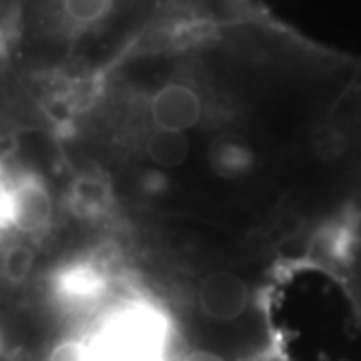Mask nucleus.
<instances>
[{"mask_svg": "<svg viewBox=\"0 0 361 361\" xmlns=\"http://www.w3.org/2000/svg\"><path fill=\"white\" fill-rule=\"evenodd\" d=\"M167 343V325L151 310L125 311L104 327L94 345L92 361H161Z\"/></svg>", "mask_w": 361, "mask_h": 361, "instance_id": "obj_1", "label": "nucleus"}, {"mask_svg": "<svg viewBox=\"0 0 361 361\" xmlns=\"http://www.w3.org/2000/svg\"><path fill=\"white\" fill-rule=\"evenodd\" d=\"M149 111L157 129L185 133L201 123L205 103L193 82L173 78L151 94Z\"/></svg>", "mask_w": 361, "mask_h": 361, "instance_id": "obj_2", "label": "nucleus"}, {"mask_svg": "<svg viewBox=\"0 0 361 361\" xmlns=\"http://www.w3.org/2000/svg\"><path fill=\"white\" fill-rule=\"evenodd\" d=\"M199 310L217 323L237 322L249 307V287L229 271H215L203 277L197 291Z\"/></svg>", "mask_w": 361, "mask_h": 361, "instance_id": "obj_3", "label": "nucleus"}, {"mask_svg": "<svg viewBox=\"0 0 361 361\" xmlns=\"http://www.w3.org/2000/svg\"><path fill=\"white\" fill-rule=\"evenodd\" d=\"M52 201L39 180L26 179L11 189V225L18 231L35 235L49 227Z\"/></svg>", "mask_w": 361, "mask_h": 361, "instance_id": "obj_4", "label": "nucleus"}, {"mask_svg": "<svg viewBox=\"0 0 361 361\" xmlns=\"http://www.w3.org/2000/svg\"><path fill=\"white\" fill-rule=\"evenodd\" d=\"M147 155L149 159L165 169L180 167L187 157L191 153V145L185 133L177 130L157 129L149 139H147Z\"/></svg>", "mask_w": 361, "mask_h": 361, "instance_id": "obj_5", "label": "nucleus"}, {"mask_svg": "<svg viewBox=\"0 0 361 361\" xmlns=\"http://www.w3.org/2000/svg\"><path fill=\"white\" fill-rule=\"evenodd\" d=\"M35 267V251L26 245L8 247L2 255V273L11 283H23Z\"/></svg>", "mask_w": 361, "mask_h": 361, "instance_id": "obj_6", "label": "nucleus"}, {"mask_svg": "<svg viewBox=\"0 0 361 361\" xmlns=\"http://www.w3.org/2000/svg\"><path fill=\"white\" fill-rule=\"evenodd\" d=\"M357 265H361V217H355L348 223V229L343 235V247L339 251L336 267L349 271Z\"/></svg>", "mask_w": 361, "mask_h": 361, "instance_id": "obj_7", "label": "nucleus"}, {"mask_svg": "<svg viewBox=\"0 0 361 361\" xmlns=\"http://www.w3.org/2000/svg\"><path fill=\"white\" fill-rule=\"evenodd\" d=\"M106 189L101 180L97 179H80L75 187V201L77 207L87 209L90 213H94L97 209H101L106 201Z\"/></svg>", "mask_w": 361, "mask_h": 361, "instance_id": "obj_8", "label": "nucleus"}, {"mask_svg": "<svg viewBox=\"0 0 361 361\" xmlns=\"http://www.w3.org/2000/svg\"><path fill=\"white\" fill-rule=\"evenodd\" d=\"M47 361H92L90 345L80 339H65L51 349Z\"/></svg>", "mask_w": 361, "mask_h": 361, "instance_id": "obj_9", "label": "nucleus"}, {"mask_svg": "<svg viewBox=\"0 0 361 361\" xmlns=\"http://www.w3.org/2000/svg\"><path fill=\"white\" fill-rule=\"evenodd\" d=\"M180 361H229L225 360L223 355L215 353V351H209V349H193L189 353H185Z\"/></svg>", "mask_w": 361, "mask_h": 361, "instance_id": "obj_10", "label": "nucleus"}, {"mask_svg": "<svg viewBox=\"0 0 361 361\" xmlns=\"http://www.w3.org/2000/svg\"><path fill=\"white\" fill-rule=\"evenodd\" d=\"M147 4H159L161 0H145ZM173 2H185V4H193V2H201V0H173ZM209 2V0H207Z\"/></svg>", "mask_w": 361, "mask_h": 361, "instance_id": "obj_11", "label": "nucleus"}]
</instances>
